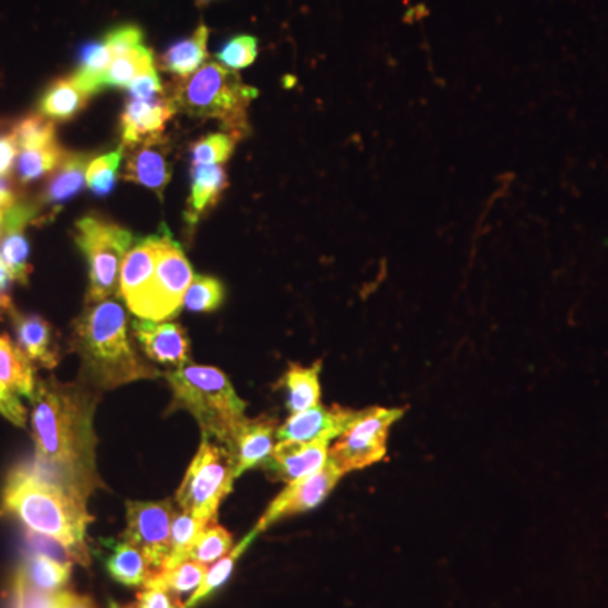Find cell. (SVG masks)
<instances>
[{
    "instance_id": "cell-1",
    "label": "cell",
    "mask_w": 608,
    "mask_h": 608,
    "mask_svg": "<svg viewBox=\"0 0 608 608\" xmlns=\"http://www.w3.org/2000/svg\"><path fill=\"white\" fill-rule=\"evenodd\" d=\"M33 401L36 469L86 501L102 486L95 462L94 392L50 380L38 386Z\"/></svg>"
},
{
    "instance_id": "cell-45",
    "label": "cell",
    "mask_w": 608,
    "mask_h": 608,
    "mask_svg": "<svg viewBox=\"0 0 608 608\" xmlns=\"http://www.w3.org/2000/svg\"><path fill=\"white\" fill-rule=\"evenodd\" d=\"M18 150L19 146L12 134L11 136L0 137V178L11 171Z\"/></svg>"
},
{
    "instance_id": "cell-12",
    "label": "cell",
    "mask_w": 608,
    "mask_h": 608,
    "mask_svg": "<svg viewBox=\"0 0 608 608\" xmlns=\"http://www.w3.org/2000/svg\"><path fill=\"white\" fill-rule=\"evenodd\" d=\"M354 412L340 406L326 409L322 405L303 412H294L281 428H277V441L310 443L316 440H337L354 418Z\"/></svg>"
},
{
    "instance_id": "cell-4",
    "label": "cell",
    "mask_w": 608,
    "mask_h": 608,
    "mask_svg": "<svg viewBox=\"0 0 608 608\" xmlns=\"http://www.w3.org/2000/svg\"><path fill=\"white\" fill-rule=\"evenodd\" d=\"M165 376L172 390L171 409L190 412L205 438L232 450L237 431L245 421V402L237 396L229 377L205 365H182Z\"/></svg>"
},
{
    "instance_id": "cell-42",
    "label": "cell",
    "mask_w": 608,
    "mask_h": 608,
    "mask_svg": "<svg viewBox=\"0 0 608 608\" xmlns=\"http://www.w3.org/2000/svg\"><path fill=\"white\" fill-rule=\"evenodd\" d=\"M134 608H185V604H181L178 595L172 594L168 588L149 580L144 585V590L137 595V604Z\"/></svg>"
},
{
    "instance_id": "cell-37",
    "label": "cell",
    "mask_w": 608,
    "mask_h": 608,
    "mask_svg": "<svg viewBox=\"0 0 608 608\" xmlns=\"http://www.w3.org/2000/svg\"><path fill=\"white\" fill-rule=\"evenodd\" d=\"M237 137L232 134H210L191 146V165H223L235 149Z\"/></svg>"
},
{
    "instance_id": "cell-30",
    "label": "cell",
    "mask_w": 608,
    "mask_h": 608,
    "mask_svg": "<svg viewBox=\"0 0 608 608\" xmlns=\"http://www.w3.org/2000/svg\"><path fill=\"white\" fill-rule=\"evenodd\" d=\"M156 69L153 51L146 46H137L136 50L122 56L114 57L107 73H105V88H129L130 83L147 70Z\"/></svg>"
},
{
    "instance_id": "cell-19",
    "label": "cell",
    "mask_w": 608,
    "mask_h": 608,
    "mask_svg": "<svg viewBox=\"0 0 608 608\" xmlns=\"http://www.w3.org/2000/svg\"><path fill=\"white\" fill-rule=\"evenodd\" d=\"M208 34L207 25L200 24L190 38L169 44L159 57V66L181 80L193 75L207 60Z\"/></svg>"
},
{
    "instance_id": "cell-27",
    "label": "cell",
    "mask_w": 608,
    "mask_h": 608,
    "mask_svg": "<svg viewBox=\"0 0 608 608\" xmlns=\"http://www.w3.org/2000/svg\"><path fill=\"white\" fill-rule=\"evenodd\" d=\"M0 380L15 392L34 398V374L31 360L9 338L0 337Z\"/></svg>"
},
{
    "instance_id": "cell-24",
    "label": "cell",
    "mask_w": 608,
    "mask_h": 608,
    "mask_svg": "<svg viewBox=\"0 0 608 608\" xmlns=\"http://www.w3.org/2000/svg\"><path fill=\"white\" fill-rule=\"evenodd\" d=\"M114 61L111 48L105 41H94L80 50L78 69L72 78L88 97L104 90L105 73Z\"/></svg>"
},
{
    "instance_id": "cell-8",
    "label": "cell",
    "mask_w": 608,
    "mask_h": 608,
    "mask_svg": "<svg viewBox=\"0 0 608 608\" xmlns=\"http://www.w3.org/2000/svg\"><path fill=\"white\" fill-rule=\"evenodd\" d=\"M405 416V409L369 408L355 411L337 443L329 448V460L344 473L357 472L382 462L390 428Z\"/></svg>"
},
{
    "instance_id": "cell-3",
    "label": "cell",
    "mask_w": 608,
    "mask_h": 608,
    "mask_svg": "<svg viewBox=\"0 0 608 608\" xmlns=\"http://www.w3.org/2000/svg\"><path fill=\"white\" fill-rule=\"evenodd\" d=\"M75 342L83 373L98 389H115L159 376L134 352L126 312L115 301H101L83 313L75 326Z\"/></svg>"
},
{
    "instance_id": "cell-51",
    "label": "cell",
    "mask_w": 608,
    "mask_h": 608,
    "mask_svg": "<svg viewBox=\"0 0 608 608\" xmlns=\"http://www.w3.org/2000/svg\"><path fill=\"white\" fill-rule=\"evenodd\" d=\"M200 8H205V6L210 4V2H213V0H195Z\"/></svg>"
},
{
    "instance_id": "cell-18",
    "label": "cell",
    "mask_w": 608,
    "mask_h": 608,
    "mask_svg": "<svg viewBox=\"0 0 608 608\" xmlns=\"http://www.w3.org/2000/svg\"><path fill=\"white\" fill-rule=\"evenodd\" d=\"M276 431V421L272 418H245L230 450L235 460V479L254 467L265 465L274 450Z\"/></svg>"
},
{
    "instance_id": "cell-29",
    "label": "cell",
    "mask_w": 608,
    "mask_h": 608,
    "mask_svg": "<svg viewBox=\"0 0 608 608\" xmlns=\"http://www.w3.org/2000/svg\"><path fill=\"white\" fill-rule=\"evenodd\" d=\"M72 565L70 563L57 562L51 556L38 553L28 563V568L22 573L25 584L38 591L44 594H54L57 588L69 581Z\"/></svg>"
},
{
    "instance_id": "cell-2",
    "label": "cell",
    "mask_w": 608,
    "mask_h": 608,
    "mask_svg": "<svg viewBox=\"0 0 608 608\" xmlns=\"http://www.w3.org/2000/svg\"><path fill=\"white\" fill-rule=\"evenodd\" d=\"M2 505L29 530L56 541L83 565L88 563L85 536L92 515L86 512V501L66 486L24 467L9 476Z\"/></svg>"
},
{
    "instance_id": "cell-38",
    "label": "cell",
    "mask_w": 608,
    "mask_h": 608,
    "mask_svg": "<svg viewBox=\"0 0 608 608\" xmlns=\"http://www.w3.org/2000/svg\"><path fill=\"white\" fill-rule=\"evenodd\" d=\"M29 243L22 235V229L6 230L4 240L0 243V259L11 271L12 280L25 283L31 265L28 264Z\"/></svg>"
},
{
    "instance_id": "cell-16",
    "label": "cell",
    "mask_w": 608,
    "mask_h": 608,
    "mask_svg": "<svg viewBox=\"0 0 608 608\" xmlns=\"http://www.w3.org/2000/svg\"><path fill=\"white\" fill-rule=\"evenodd\" d=\"M129 149L124 178L163 197V191L171 179L168 140L163 136L150 137Z\"/></svg>"
},
{
    "instance_id": "cell-35",
    "label": "cell",
    "mask_w": 608,
    "mask_h": 608,
    "mask_svg": "<svg viewBox=\"0 0 608 608\" xmlns=\"http://www.w3.org/2000/svg\"><path fill=\"white\" fill-rule=\"evenodd\" d=\"M122 153L124 149H117L101 156V158H94L90 163L88 169H86V187L95 197H107L114 191Z\"/></svg>"
},
{
    "instance_id": "cell-32",
    "label": "cell",
    "mask_w": 608,
    "mask_h": 608,
    "mask_svg": "<svg viewBox=\"0 0 608 608\" xmlns=\"http://www.w3.org/2000/svg\"><path fill=\"white\" fill-rule=\"evenodd\" d=\"M207 572V565H203V563L187 559V562L179 563V565L172 566V568L155 573L150 580L163 585V587L168 588L169 591L179 597V595L197 590L201 581H203Z\"/></svg>"
},
{
    "instance_id": "cell-39",
    "label": "cell",
    "mask_w": 608,
    "mask_h": 608,
    "mask_svg": "<svg viewBox=\"0 0 608 608\" xmlns=\"http://www.w3.org/2000/svg\"><path fill=\"white\" fill-rule=\"evenodd\" d=\"M233 541L232 534L223 527L211 524L201 534L197 546L191 552L190 559L210 565V563L219 562L220 558L232 552Z\"/></svg>"
},
{
    "instance_id": "cell-36",
    "label": "cell",
    "mask_w": 608,
    "mask_h": 608,
    "mask_svg": "<svg viewBox=\"0 0 608 608\" xmlns=\"http://www.w3.org/2000/svg\"><path fill=\"white\" fill-rule=\"evenodd\" d=\"M12 136L22 150L40 149V147L56 143L53 120L44 117L43 114L28 115L22 118L12 130Z\"/></svg>"
},
{
    "instance_id": "cell-48",
    "label": "cell",
    "mask_w": 608,
    "mask_h": 608,
    "mask_svg": "<svg viewBox=\"0 0 608 608\" xmlns=\"http://www.w3.org/2000/svg\"><path fill=\"white\" fill-rule=\"evenodd\" d=\"M11 271H9L6 262L0 259V291H4L6 287L9 286V283H11Z\"/></svg>"
},
{
    "instance_id": "cell-41",
    "label": "cell",
    "mask_w": 608,
    "mask_h": 608,
    "mask_svg": "<svg viewBox=\"0 0 608 608\" xmlns=\"http://www.w3.org/2000/svg\"><path fill=\"white\" fill-rule=\"evenodd\" d=\"M104 41L111 48L114 57L122 56V54L136 50L137 46H143V29L134 24L117 25V28L108 31Z\"/></svg>"
},
{
    "instance_id": "cell-21",
    "label": "cell",
    "mask_w": 608,
    "mask_h": 608,
    "mask_svg": "<svg viewBox=\"0 0 608 608\" xmlns=\"http://www.w3.org/2000/svg\"><path fill=\"white\" fill-rule=\"evenodd\" d=\"M227 175L222 166H193L191 168V193L188 200V219H200L205 211L216 207L226 191Z\"/></svg>"
},
{
    "instance_id": "cell-17",
    "label": "cell",
    "mask_w": 608,
    "mask_h": 608,
    "mask_svg": "<svg viewBox=\"0 0 608 608\" xmlns=\"http://www.w3.org/2000/svg\"><path fill=\"white\" fill-rule=\"evenodd\" d=\"M176 104L172 97H158L153 101L127 102L126 111L122 114L120 133L122 147H133L150 137L161 136L166 124L176 114Z\"/></svg>"
},
{
    "instance_id": "cell-34",
    "label": "cell",
    "mask_w": 608,
    "mask_h": 608,
    "mask_svg": "<svg viewBox=\"0 0 608 608\" xmlns=\"http://www.w3.org/2000/svg\"><path fill=\"white\" fill-rule=\"evenodd\" d=\"M226 300V287L216 277L195 276L185 294V306L191 312H216Z\"/></svg>"
},
{
    "instance_id": "cell-52",
    "label": "cell",
    "mask_w": 608,
    "mask_h": 608,
    "mask_svg": "<svg viewBox=\"0 0 608 608\" xmlns=\"http://www.w3.org/2000/svg\"><path fill=\"white\" fill-rule=\"evenodd\" d=\"M111 608H118V607H117V605H112V607H111Z\"/></svg>"
},
{
    "instance_id": "cell-44",
    "label": "cell",
    "mask_w": 608,
    "mask_h": 608,
    "mask_svg": "<svg viewBox=\"0 0 608 608\" xmlns=\"http://www.w3.org/2000/svg\"><path fill=\"white\" fill-rule=\"evenodd\" d=\"M0 415L6 416L15 426L25 424V409L19 401L18 396L12 392L8 384L0 380Z\"/></svg>"
},
{
    "instance_id": "cell-20",
    "label": "cell",
    "mask_w": 608,
    "mask_h": 608,
    "mask_svg": "<svg viewBox=\"0 0 608 608\" xmlns=\"http://www.w3.org/2000/svg\"><path fill=\"white\" fill-rule=\"evenodd\" d=\"M19 345L29 360H36L44 367H56L57 352L53 345V329L41 316L14 315Z\"/></svg>"
},
{
    "instance_id": "cell-31",
    "label": "cell",
    "mask_w": 608,
    "mask_h": 608,
    "mask_svg": "<svg viewBox=\"0 0 608 608\" xmlns=\"http://www.w3.org/2000/svg\"><path fill=\"white\" fill-rule=\"evenodd\" d=\"M258 536L259 534L255 533L254 530H252L251 533H249L248 536L243 537V539L240 541V543L237 544L235 547H232V552L227 553L223 558H220L219 562L216 563V566H211V568L208 569L207 575H205L203 581H201L200 587H198L197 590L193 591L190 600L185 604V608H193L195 605L200 604L203 598H207L208 595L211 594V591L217 590V588L219 587H222V585L226 584L227 580H229V576L232 575L233 566H235L237 559H239L240 556L243 555V552H245V549L251 546L252 541H254Z\"/></svg>"
},
{
    "instance_id": "cell-40",
    "label": "cell",
    "mask_w": 608,
    "mask_h": 608,
    "mask_svg": "<svg viewBox=\"0 0 608 608\" xmlns=\"http://www.w3.org/2000/svg\"><path fill=\"white\" fill-rule=\"evenodd\" d=\"M258 51V40L254 36L239 34L220 48L217 60L226 69L243 70L254 63Z\"/></svg>"
},
{
    "instance_id": "cell-13",
    "label": "cell",
    "mask_w": 608,
    "mask_h": 608,
    "mask_svg": "<svg viewBox=\"0 0 608 608\" xmlns=\"http://www.w3.org/2000/svg\"><path fill=\"white\" fill-rule=\"evenodd\" d=\"M156 239L147 237L127 252L120 269V293L130 312L144 318L155 280Z\"/></svg>"
},
{
    "instance_id": "cell-26",
    "label": "cell",
    "mask_w": 608,
    "mask_h": 608,
    "mask_svg": "<svg viewBox=\"0 0 608 608\" xmlns=\"http://www.w3.org/2000/svg\"><path fill=\"white\" fill-rule=\"evenodd\" d=\"M88 98V95L70 76V78L57 80L46 90V94L40 102V111L51 120H70L83 111Z\"/></svg>"
},
{
    "instance_id": "cell-14",
    "label": "cell",
    "mask_w": 608,
    "mask_h": 608,
    "mask_svg": "<svg viewBox=\"0 0 608 608\" xmlns=\"http://www.w3.org/2000/svg\"><path fill=\"white\" fill-rule=\"evenodd\" d=\"M137 342L150 360L179 369L190 360V338L176 323L136 319L133 323Z\"/></svg>"
},
{
    "instance_id": "cell-43",
    "label": "cell",
    "mask_w": 608,
    "mask_h": 608,
    "mask_svg": "<svg viewBox=\"0 0 608 608\" xmlns=\"http://www.w3.org/2000/svg\"><path fill=\"white\" fill-rule=\"evenodd\" d=\"M127 90L134 101H153V98L163 97V83L156 69L140 73Z\"/></svg>"
},
{
    "instance_id": "cell-25",
    "label": "cell",
    "mask_w": 608,
    "mask_h": 608,
    "mask_svg": "<svg viewBox=\"0 0 608 608\" xmlns=\"http://www.w3.org/2000/svg\"><path fill=\"white\" fill-rule=\"evenodd\" d=\"M107 569L115 580L127 587L146 585L155 575V572H150L153 568L139 547L133 546L127 541L114 544L107 559Z\"/></svg>"
},
{
    "instance_id": "cell-10",
    "label": "cell",
    "mask_w": 608,
    "mask_h": 608,
    "mask_svg": "<svg viewBox=\"0 0 608 608\" xmlns=\"http://www.w3.org/2000/svg\"><path fill=\"white\" fill-rule=\"evenodd\" d=\"M176 515L178 514L171 501L127 502V530L124 539L139 547L155 573L165 566L171 553L172 523Z\"/></svg>"
},
{
    "instance_id": "cell-23",
    "label": "cell",
    "mask_w": 608,
    "mask_h": 608,
    "mask_svg": "<svg viewBox=\"0 0 608 608\" xmlns=\"http://www.w3.org/2000/svg\"><path fill=\"white\" fill-rule=\"evenodd\" d=\"M319 373H322V361H316L312 367L291 365L283 384L287 389V408L293 415L322 405Z\"/></svg>"
},
{
    "instance_id": "cell-22",
    "label": "cell",
    "mask_w": 608,
    "mask_h": 608,
    "mask_svg": "<svg viewBox=\"0 0 608 608\" xmlns=\"http://www.w3.org/2000/svg\"><path fill=\"white\" fill-rule=\"evenodd\" d=\"M94 156L85 153H66L65 159L57 166L48 185L44 201L50 205L66 203L82 191L86 182V169Z\"/></svg>"
},
{
    "instance_id": "cell-49",
    "label": "cell",
    "mask_w": 608,
    "mask_h": 608,
    "mask_svg": "<svg viewBox=\"0 0 608 608\" xmlns=\"http://www.w3.org/2000/svg\"><path fill=\"white\" fill-rule=\"evenodd\" d=\"M11 310V300L6 294L0 293V312H8Z\"/></svg>"
},
{
    "instance_id": "cell-28",
    "label": "cell",
    "mask_w": 608,
    "mask_h": 608,
    "mask_svg": "<svg viewBox=\"0 0 608 608\" xmlns=\"http://www.w3.org/2000/svg\"><path fill=\"white\" fill-rule=\"evenodd\" d=\"M208 526H211V523L195 517L188 512L176 515L175 523H172L171 553L161 569L172 568V566L190 559L193 547L197 546L198 539Z\"/></svg>"
},
{
    "instance_id": "cell-6",
    "label": "cell",
    "mask_w": 608,
    "mask_h": 608,
    "mask_svg": "<svg viewBox=\"0 0 608 608\" xmlns=\"http://www.w3.org/2000/svg\"><path fill=\"white\" fill-rule=\"evenodd\" d=\"M235 480V460L223 444L201 441L200 450L191 462L176 501L182 512L216 523L223 499L232 491Z\"/></svg>"
},
{
    "instance_id": "cell-9",
    "label": "cell",
    "mask_w": 608,
    "mask_h": 608,
    "mask_svg": "<svg viewBox=\"0 0 608 608\" xmlns=\"http://www.w3.org/2000/svg\"><path fill=\"white\" fill-rule=\"evenodd\" d=\"M155 280L143 319L163 322L178 315L179 310L185 306V294L195 276L185 252L169 237L168 230L155 235Z\"/></svg>"
},
{
    "instance_id": "cell-47",
    "label": "cell",
    "mask_w": 608,
    "mask_h": 608,
    "mask_svg": "<svg viewBox=\"0 0 608 608\" xmlns=\"http://www.w3.org/2000/svg\"><path fill=\"white\" fill-rule=\"evenodd\" d=\"M15 197L6 179H0V210H9L14 207Z\"/></svg>"
},
{
    "instance_id": "cell-7",
    "label": "cell",
    "mask_w": 608,
    "mask_h": 608,
    "mask_svg": "<svg viewBox=\"0 0 608 608\" xmlns=\"http://www.w3.org/2000/svg\"><path fill=\"white\" fill-rule=\"evenodd\" d=\"M134 235L108 220L85 217L76 222V243L90 269L88 303H101L117 291L118 274Z\"/></svg>"
},
{
    "instance_id": "cell-5",
    "label": "cell",
    "mask_w": 608,
    "mask_h": 608,
    "mask_svg": "<svg viewBox=\"0 0 608 608\" xmlns=\"http://www.w3.org/2000/svg\"><path fill=\"white\" fill-rule=\"evenodd\" d=\"M258 90L220 63H207L176 88V108L200 118H219L233 137L248 130V107Z\"/></svg>"
},
{
    "instance_id": "cell-15",
    "label": "cell",
    "mask_w": 608,
    "mask_h": 608,
    "mask_svg": "<svg viewBox=\"0 0 608 608\" xmlns=\"http://www.w3.org/2000/svg\"><path fill=\"white\" fill-rule=\"evenodd\" d=\"M328 440L310 441H277L272 450L265 467L271 470L272 476L291 483L304 476L313 475L326 465L329 459Z\"/></svg>"
},
{
    "instance_id": "cell-11",
    "label": "cell",
    "mask_w": 608,
    "mask_h": 608,
    "mask_svg": "<svg viewBox=\"0 0 608 608\" xmlns=\"http://www.w3.org/2000/svg\"><path fill=\"white\" fill-rule=\"evenodd\" d=\"M344 475L345 473L328 459L326 465L313 475L287 483L286 489L272 501L265 514L262 515L258 526L254 527L255 533L261 534L287 515L312 511L332 494Z\"/></svg>"
},
{
    "instance_id": "cell-33",
    "label": "cell",
    "mask_w": 608,
    "mask_h": 608,
    "mask_svg": "<svg viewBox=\"0 0 608 608\" xmlns=\"http://www.w3.org/2000/svg\"><path fill=\"white\" fill-rule=\"evenodd\" d=\"M65 156V150L61 149L56 143L40 149L22 150L18 165L19 178L22 182H31L48 172L56 171Z\"/></svg>"
},
{
    "instance_id": "cell-46",
    "label": "cell",
    "mask_w": 608,
    "mask_h": 608,
    "mask_svg": "<svg viewBox=\"0 0 608 608\" xmlns=\"http://www.w3.org/2000/svg\"><path fill=\"white\" fill-rule=\"evenodd\" d=\"M56 608H95L94 604L85 597L69 594V591H60L56 594Z\"/></svg>"
},
{
    "instance_id": "cell-50",
    "label": "cell",
    "mask_w": 608,
    "mask_h": 608,
    "mask_svg": "<svg viewBox=\"0 0 608 608\" xmlns=\"http://www.w3.org/2000/svg\"><path fill=\"white\" fill-rule=\"evenodd\" d=\"M4 211L0 210V233L4 232Z\"/></svg>"
}]
</instances>
